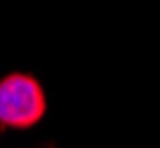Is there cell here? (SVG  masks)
Masks as SVG:
<instances>
[{"label": "cell", "mask_w": 160, "mask_h": 148, "mask_svg": "<svg viewBox=\"0 0 160 148\" xmlns=\"http://www.w3.org/2000/svg\"><path fill=\"white\" fill-rule=\"evenodd\" d=\"M46 115V93L29 74H7L0 79V124L29 129Z\"/></svg>", "instance_id": "obj_1"}]
</instances>
